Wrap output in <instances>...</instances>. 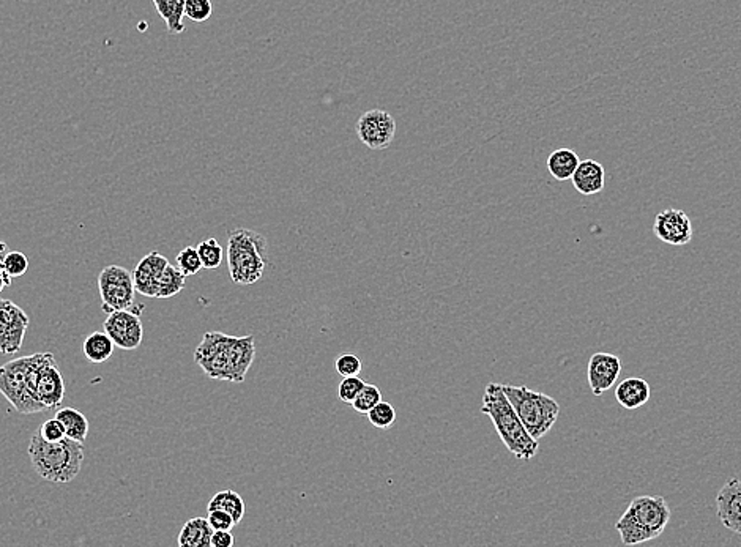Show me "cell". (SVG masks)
<instances>
[{
	"label": "cell",
	"instance_id": "cell-15",
	"mask_svg": "<svg viewBox=\"0 0 741 547\" xmlns=\"http://www.w3.org/2000/svg\"><path fill=\"white\" fill-rule=\"evenodd\" d=\"M716 512L722 526L730 532L741 535V481L729 480L716 497Z\"/></svg>",
	"mask_w": 741,
	"mask_h": 547
},
{
	"label": "cell",
	"instance_id": "cell-17",
	"mask_svg": "<svg viewBox=\"0 0 741 547\" xmlns=\"http://www.w3.org/2000/svg\"><path fill=\"white\" fill-rule=\"evenodd\" d=\"M604 180H606L604 168L594 160L579 162L571 177L574 188L584 196H594L602 193L604 190Z\"/></svg>",
	"mask_w": 741,
	"mask_h": 547
},
{
	"label": "cell",
	"instance_id": "cell-36",
	"mask_svg": "<svg viewBox=\"0 0 741 547\" xmlns=\"http://www.w3.org/2000/svg\"><path fill=\"white\" fill-rule=\"evenodd\" d=\"M234 543H235V540H234L231 530H213L211 547H232Z\"/></svg>",
	"mask_w": 741,
	"mask_h": 547
},
{
	"label": "cell",
	"instance_id": "cell-30",
	"mask_svg": "<svg viewBox=\"0 0 741 547\" xmlns=\"http://www.w3.org/2000/svg\"><path fill=\"white\" fill-rule=\"evenodd\" d=\"M211 13H213L211 0H185V16L191 21H209Z\"/></svg>",
	"mask_w": 741,
	"mask_h": 547
},
{
	"label": "cell",
	"instance_id": "cell-1",
	"mask_svg": "<svg viewBox=\"0 0 741 547\" xmlns=\"http://www.w3.org/2000/svg\"><path fill=\"white\" fill-rule=\"evenodd\" d=\"M256 358V339L207 331L195 352V361L213 380L242 384Z\"/></svg>",
	"mask_w": 741,
	"mask_h": 547
},
{
	"label": "cell",
	"instance_id": "cell-34",
	"mask_svg": "<svg viewBox=\"0 0 741 547\" xmlns=\"http://www.w3.org/2000/svg\"><path fill=\"white\" fill-rule=\"evenodd\" d=\"M38 431H40L43 439L48 440V442H59V440H62V439L67 437L62 423L57 420L56 416L51 418V420L44 421L42 428L38 429Z\"/></svg>",
	"mask_w": 741,
	"mask_h": 547
},
{
	"label": "cell",
	"instance_id": "cell-28",
	"mask_svg": "<svg viewBox=\"0 0 741 547\" xmlns=\"http://www.w3.org/2000/svg\"><path fill=\"white\" fill-rule=\"evenodd\" d=\"M175 262H177V268L185 276H193V274H199L203 268V260H201L199 253H197V248H193V246L183 248L182 251L177 254Z\"/></svg>",
	"mask_w": 741,
	"mask_h": 547
},
{
	"label": "cell",
	"instance_id": "cell-24",
	"mask_svg": "<svg viewBox=\"0 0 741 547\" xmlns=\"http://www.w3.org/2000/svg\"><path fill=\"white\" fill-rule=\"evenodd\" d=\"M207 510H223V511L229 512L235 524H240L243 516H245V500L240 497V494L235 491H221L215 494L209 502Z\"/></svg>",
	"mask_w": 741,
	"mask_h": 547
},
{
	"label": "cell",
	"instance_id": "cell-2",
	"mask_svg": "<svg viewBox=\"0 0 741 547\" xmlns=\"http://www.w3.org/2000/svg\"><path fill=\"white\" fill-rule=\"evenodd\" d=\"M482 412L490 416L497 434L513 456L530 461L538 453V440L525 429L514 408L504 393L502 384L490 382L484 388Z\"/></svg>",
	"mask_w": 741,
	"mask_h": 547
},
{
	"label": "cell",
	"instance_id": "cell-8",
	"mask_svg": "<svg viewBox=\"0 0 741 547\" xmlns=\"http://www.w3.org/2000/svg\"><path fill=\"white\" fill-rule=\"evenodd\" d=\"M99 289L101 308L106 314L120 309H131L134 305L136 288L133 274H130L125 267L108 266L103 268L99 276Z\"/></svg>",
	"mask_w": 741,
	"mask_h": 547
},
{
	"label": "cell",
	"instance_id": "cell-19",
	"mask_svg": "<svg viewBox=\"0 0 741 547\" xmlns=\"http://www.w3.org/2000/svg\"><path fill=\"white\" fill-rule=\"evenodd\" d=\"M211 528L207 518H193L183 526L177 544L180 547H211Z\"/></svg>",
	"mask_w": 741,
	"mask_h": 547
},
{
	"label": "cell",
	"instance_id": "cell-5",
	"mask_svg": "<svg viewBox=\"0 0 741 547\" xmlns=\"http://www.w3.org/2000/svg\"><path fill=\"white\" fill-rule=\"evenodd\" d=\"M671 519V508L665 497L641 495L631 502L628 510L616 524L625 546H636L655 540L663 534Z\"/></svg>",
	"mask_w": 741,
	"mask_h": 547
},
{
	"label": "cell",
	"instance_id": "cell-23",
	"mask_svg": "<svg viewBox=\"0 0 741 547\" xmlns=\"http://www.w3.org/2000/svg\"><path fill=\"white\" fill-rule=\"evenodd\" d=\"M114 347L116 344L112 341L108 333H101V331H93L92 335L85 337L84 355L91 363H105L112 353H114Z\"/></svg>",
	"mask_w": 741,
	"mask_h": 547
},
{
	"label": "cell",
	"instance_id": "cell-4",
	"mask_svg": "<svg viewBox=\"0 0 741 547\" xmlns=\"http://www.w3.org/2000/svg\"><path fill=\"white\" fill-rule=\"evenodd\" d=\"M46 352L16 358L0 366V393L22 415L46 412L38 400V377Z\"/></svg>",
	"mask_w": 741,
	"mask_h": 547
},
{
	"label": "cell",
	"instance_id": "cell-11",
	"mask_svg": "<svg viewBox=\"0 0 741 547\" xmlns=\"http://www.w3.org/2000/svg\"><path fill=\"white\" fill-rule=\"evenodd\" d=\"M105 331L109 335L116 347L122 351H134L139 347L144 337L142 321L130 309H120L109 313L105 321Z\"/></svg>",
	"mask_w": 741,
	"mask_h": 547
},
{
	"label": "cell",
	"instance_id": "cell-26",
	"mask_svg": "<svg viewBox=\"0 0 741 547\" xmlns=\"http://www.w3.org/2000/svg\"><path fill=\"white\" fill-rule=\"evenodd\" d=\"M197 253L203 260V267L205 270H217L223 262V246L218 243L217 239H207L197 245Z\"/></svg>",
	"mask_w": 741,
	"mask_h": 547
},
{
	"label": "cell",
	"instance_id": "cell-22",
	"mask_svg": "<svg viewBox=\"0 0 741 547\" xmlns=\"http://www.w3.org/2000/svg\"><path fill=\"white\" fill-rule=\"evenodd\" d=\"M163 21L168 26L169 34L177 36L185 32V0H152Z\"/></svg>",
	"mask_w": 741,
	"mask_h": 547
},
{
	"label": "cell",
	"instance_id": "cell-29",
	"mask_svg": "<svg viewBox=\"0 0 741 547\" xmlns=\"http://www.w3.org/2000/svg\"><path fill=\"white\" fill-rule=\"evenodd\" d=\"M380 400H382V393H380L378 386L372 385V384H364L362 392L352 402V408H355L358 414H368L370 408H376Z\"/></svg>",
	"mask_w": 741,
	"mask_h": 547
},
{
	"label": "cell",
	"instance_id": "cell-25",
	"mask_svg": "<svg viewBox=\"0 0 741 547\" xmlns=\"http://www.w3.org/2000/svg\"><path fill=\"white\" fill-rule=\"evenodd\" d=\"M185 280H187V276L179 268L169 264L168 267L164 268V272L161 274L155 298H171V297L180 294L185 288Z\"/></svg>",
	"mask_w": 741,
	"mask_h": 547
},
{
	"label": "cell",
	"instance_id": "cell-38",
	"mask_svg": "<svg viewBox=\"0 0 741 547\" xmlns=\"http://www.w3.org/2000/svg\"><path fill=\"white\" fill-rule=\"evenodd\" d=\"M8 254V246L5 242H2L0 240V267H4V259H5V256Z\"/></svg>",
	"mask_w": 741,
	"mask_h": 547
},
{
	"label": "cell",
	"instance_id": "cell-35",
	"mask_svg": "<svg viewBox=\"0 0 741 547\" xmlns=\"http://www.w3.org/2000/svg\"><path fill=\"white\" fill-rule=\"evenodd\" d=\"M207 519L211 522L213 530H232L234 527L237 526L231 514L223 511V510H211V511H209Z\"/></svg>",
	"mask_w": 741,
	"mask_h": 547
},
{
	"label": "cell",
	"instance_id": "cell-31",
	"mask_svg": "<svg viewBox=\"0 0 741 547\" xmlns=\"http://www.w3.org/2000/svg\"><path fill=\"white\" fill-rule=\"evenodd\" d=\"M364 382L363 379H360L358 376H352V377H343V382L339 384V388H338V398L346 402V404H352L355 398H357L358 393L362 392V388H363Z\"/></svg>",
	"mask_w": 741,
	"mask_h": 547
},
{
	"label": "cell",
	"instance_id": "cell-7",
	"mask_svg": "<svg viewBox=\"0 0 741 547\" xmlns=\"http://www.w3.org/2000/svg\"><path fill=\"white\" fill-rule=\"evenodd\" d=\"M504 393L516 410L529 434L539 440L553 429L559 418L560 406L557 400L545 393L533 392L527 386L504 385Z\"/></svg>",
	"mask_w": 741,
	"mask_h": 547
},
{
	"label": "cell",
	"instance_id": "cell-37",
	"mask_svg": "<svg viewBox=\"0 0 741 547\" xmlns=\"http://www.w3.org/2000/svg\"><path fill=\"white\" fill-rule=\"evenodd\" d=\"M12 281H13V278L4 270V267H0V292L8 288L12 284Z\"/></svg>",
	"mask_w": 741,
	"mask_h": 547
},
{
	"label": "cell",
	"instance_id": "cell-12",
	"mask_svg": "<svg viewBox=\"0 0 741 547\" xmlns=\"http://www.w3.org/2000/svg\"><path fill=\"white\" fill-rule=\"evenodd\" d=\"M653 232L667 245H688L692 239L691 219L683 210L667 209L657 215L653 223Z\"/></svg>",
	"mask_w": 741,
	"mask_h": 547
},
{
	"label": "cell",
	"instance_id": "cell-21",
	"mask_svg": "<svg viewBox=\"0 0 741 547\" xmlns=\"http://www.w3.org/2000/svg\"><path fill=\"white\" fill-rule=\"evenodd\" d=\"M56 418L62 423L67 437L85 443L89 435V420L84 414L75 408H63L57 410Z\"/></svg>",
	"mask_w": 741,
	"mask_h": 547
},
{
	"label": "cell",
	"instance_id": "cell-32",
	"mask_svg": "<svg viewBox=\"0 0 741 547\" xmlns=\"http://www.w3.org/2000/svg\"><path fill=\"white\" fill-rule=\"evenodd\" d=\"M4 270L7 272L12 278H20L22 274H26L28 270V256L20 251H8L5 259H4Z\"/></svg>",
	"mask_w": 741,
	"mask_h": 547
},
{
	"label": "cell",
	"instance_id": "cell-18",
	"mask_svg": "<svg viewBox=\"0 0 741 547\" xmlns=\"http://www.w3.org/2000/svg\"><path fill=\"white\" fill-rule=\"evenodd\" d=\"M651 396V388L647 380L641 377H630L618 384L616 400L626 410H636L645 406Z\"/></svg>",
	"mask_w": 741,
	"mask_h": 547
},
{
	"label": "cell",
	"instance_id": "cell-3",
	"mask_svg": "<svg viewBox=\"0 0 741 547\" xmlns=\"http://www.w3.org/2000/svg\"><path fill=\"white\" fill-rule=\"evenodd\" d=\"M28 457L36 473L54 484H67L79 475L84 463V443L65 437L59 442H48L40 431L28 443Z\"/></svg>",
	"mask_w": 741,
	"mask_h": 547
},
{
	"label": "cell",
	"instance_id": "cell-20",
	"mask_svg": "<svg viewBox=\"0 0 741 547\" xmlns=\"http://www.w3.org/2000/svg\"><path fill=\"white\" fill-rule=\"evenodd\" d=\"M578 164L579 156L570 148H559L547 156V170L559 182L571 180Z\"/></svg>",
	"mask_w": 741,
	"mask_h": 547
},
{
	"label": "cell",
	"instance_id": "cell-16",
	"mask_svg": "<svg viewBox=\"0 0 741 547\" xmlns=\"http://www.w3.org/2000/svg\"><path fill=\"white\" fill-rule=\"evenodd\" d=\"M168 266V259L160 251H152L146 258H142L133 272L136 292L155 298L161 274Z\"/></svg>",
	"mask_w": 741,
	"mask_h": 547
},
{
	"label": "cell",
	"instance_id": "cell-27",
	"mask_svg": "<svg viewBox=\"0 0 741 547\" xmlns=\"http://www.w3.org/2000/svg\"><path fill=\"white\" fill-rule=\"evenodd\" d=\"M370 424L378 429L392 428L396 421V408H393L390 402L380 400L376 408H370L368 412Z\"/></svg>",
	"mask_w": 741,
	"mask_h": 547
},
{
	"label": "cell",
	"instance_id": "cell-9",
	"mask_svg": "<svg viewBox=\"0 0 741 547\" xmlns=\"http://www.w3.org/2000/svg\"><path fill=\"white\" fill-rule=\"evenodd\" d=\"M358 139L370 150H384L390 147L396 136V120L384 109H370L357 122Z\"/></svg>",
	"mask_w": 741,
	"mask_h": 547
},
{
	"label": "cell",
	"instance_id": "cell-10",
	"mask_svg": "<svg viewBox=\"0 0 741 547\" xmlns=\"http://www.w3.org/2000/svg\"><path fill=\"white\" fill-rule=\"evenodd\" d=\"M28 316L16 303L0 298V353L12 355L21 351L28 333Z\"/></svg>",
	"mask_w": 741,
	"mask_h": 547
},
{
	"label": "cell",
	"instance_id": "cell-33",
	"mask_svg": "<svg viewBox=\"0 0 741 547\" xmlns=\"http://www.w3.org/2000/svg\"><path fill=\"white\" fill-rule=\"evenodd\" d=\"M335 366L336 371L341 377H352V376H358L362 371V360L357 355L346 353L336 358Z\"/></svg>",
	"mask_w": 741,
	"mask_h": 547
},
{
	"label": "cell",
	"instance_id": "cell-6",
	"mask_svg": "<svg viewBox=\"0 0 741 547\" xmlns=\"http://www.w3.org/2000/svg\"><path fill=\"white\" fill-rule=\"evenodd\" d=\"M267 240L250 229H234L227 235V266L232 282L251 286L266 272Z\"/></svg>",
	"mask_w": 741,
	"mask_h": 547
},
{
	"label": "cell",
	"instance_id": "cell-14",
	"mask_svg": "<svg viewBox=\"0 0 741 547\" xmlns=\"http://www.w3.org/2000/svg\"><path fill=\"white\" fill-rule=\"evenodd\" d=\"M65 398V380H63L60 368L57 365L56 358L46 352V358L40 368L38 377V400L46 410L59 408Z\"/></svg>",
	"mask_w": 741,
	"mask_h": 547
},
{
	"label": "cell",
	"instance_id": "cell-13",
	"mask_svg": "<svg viewBox=\"0 0 741 547\" xmlns=\"http://www.w3.org/2000/svg\"><path fill=\"white\" fill-rule=\"evenodd\" d=\"M622 372L620 358L598 352L590 358L587 368L588 386L594 396H602L616 384Z\"/></svg>",
	"mask_w": 741,
	"mask_h": 547
}]
</instances>
